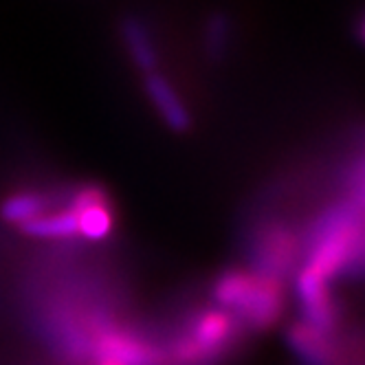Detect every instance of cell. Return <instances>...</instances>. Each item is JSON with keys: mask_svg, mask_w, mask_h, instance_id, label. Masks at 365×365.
I'll return each instance as SVG.
<instances>
[{"mask_svg": "<svg viewBox=\"0 0 365 365\" xmlns=\"http://www.w3.org/2000/svg\"><path fill=\"white\" fill-rule=\"evenodd\" d=\"M145 95L150 97L152 106L159 113V117L163 119V123L176 133H185V130L192 125V117L187 106L182 103L178 91L165 80L161 73H150L145 75Z\"/></svg>", "mask_w": 365, "mask_h": 365, "instance_id": "cell-8", "label": "cell"}, {"mask_svg": "<svg viewBox=\"0 0 365 365\" xmlns=\"http://www.w3.org/2000/svg\"><path fill=\"white\" fill-rule=\"evenodd\" d=\"M48 212V198L40 192H18L5 198L3 207H0V214L11 225L24 227L31 222L34 218L42 216Z\"/></svg>", "mask_w": 365, "mask_h": 365, "instance_id": "cell-12", "label": "cell"}, {"mask_svg": "<svg viewBox=\"0 0 365 365\" xmlns=\"http://www.w3.org/2000/svg\"><path fill=\"white\" fill-rule=\"evenodd\" d=\"M238 322L220 308L200 310L187 322L170 350H165L170 365H212L220 361L236 341Z\"/></svg>", "mask_w": 365, "mask_h": 365, "instance_id": "cell-3", "label": "cell"}, {"mask_svg": "<svg viewBox=\"0 0 365 365\" xmlns=\"http://www.w3.org/2000/svg\"><path fill=\"white\" fill-rule=\"evenodd\" d=\"M214 299L238 324L273 326L284 310L282 282L255 271H227L214 284Z\"/></svg>", "mask_w": 365, "mask_h": 365, "instance_id": "cell-2", "label": "cell"}, {"mask_svg": "<svg viewBox=\"0 0 365 365\" xmlns=\"http://www.w3.org/2000/svg\"><path fill=\"white\" fill-rule=\"evenodd\" d=\"M27 236L38 238V240H68L80 236L77 233V216L71 207L58 212H44L42 216L34 218L24 227H20Z\"/></svg>", "mask_w": 365, "mask_h": 365, "instance_id": "cell-11", "label": "cell"}, {"mask_svg": "<svg viewBox=\"0 0 365 365\" xmlns=\"http://www.w3.org/2000/svg\"><path fill=\"white\" fill-rule=\"evenodd\" d=\"M101 365H110V363H101Z\"/></svg>", "mask_w": 365, "mask_h": 365, "instance_id": "cell-14", "label": "cell"}, {"mask_svg": "<svg viewBox=\"0 0 365 365\" xmlns=\"http://www.w3.org/2000/svg\"><path fill=\"white\" fill-rule=\"evenodd\" d=\"M289 344L304 365H336L339 361V350L332 341V334L304 322L289 330Z\"/></svg>", "mask_w": 365, "mask_h": 365, "instance_id": "cell-9", "label": "cell"}, {"mask_svg": "<svg viewBox=\"0 0 365 365\" xmlns=\"http://www.w3.org/2000/svg\"><path fill=\"white\" fill-rule=\"evenodd\" d=\"M68 207L77 216V233L86 240H103L113 231V210L108 198L99 187L86 185L80 187L73 196Z\"/></svg>", "mask_w": 365, "mask_h": 365, "instance_id": "cell-7", "label": "cell"}, {"mask_svg": "<svg viewBox=\"0 0 365 365\" xmlns=\"http://www.w3.org/2000/svg\"><path fill=\"white\" fill-rule=\"evenodd\" d=\"M304 269L328 284L336 277L359 275L363 267V176L352 192L324 210L312 222L304 245Z\"/></svg>", "mask_w": 365, "mask_h": 365, "instance_id": "cell-1", "label": "cell"}, {"mask_svg": "<svg viewBox=\"0 0 365 365\" xmlns=\"http://www.w3.org/2000/svg\"><path fill=\"white\" fill-rule=\"evenodd\" d=\"M295 289H297V302L302 306L304 324L332 334V330L336 328L339 308L330 293V284L302 267L295 277Z\"/></svg>", "mask_w": 365, "mask_h": 365, "instance_id": "cell-6", "label": "cell"}, {"mask_svg": "<svg viewBox=\"0 0 365 365\" xmlns=\"http://www.w3.org/2000/svg\"><path fill=\"white\" fill-rule=\"evenodd\" d=\"M91 350L110 365H170L163 348L128 328L101 324L91 339Z\"/></svg>", "mask_w": 365, "mask_h": 365, "instance_id": "cell-5", "label": "cell"}, {"mask_svg": "<svg viewBox=\"0 0 365 365\" xmlns=\"http://www.w3.org/2000/svg\"><path fill=\"white\" fill-rule=\"evenodd\" d=\"M121 36H123V44H125L128 56L135 62V66L143 75L156 73L159 56H156V46L152 42V36H150L145 24L139 18H125L121 22Z\"/></svg>", "mask_w": 365, "mask_h": 365, "instance_id": "cell-10", "label": "cell"}, {"mask_svg": "<svg viewBox=\"0 0 365 365\" xmlns=\"http://www.w3.org/2000/svg\"><path fill=\"white\" fill-rule=\"evenodd\" d=\"M229 42V20L222 14L212 16L210 24H207V51L214 56L220 58L225 53V46Z\"/></svg>", "mask_w": 365, "mask_h": 365, "instance_id": "cell-13", "label": "cell"}, {"mask_svg": "<svg viewBox=\"0 0 365 365\" xmlns=\"http://www.w3.org/2000/svg\"><path fill=\"white\" fill-rule=\"evenodd\" d=\"M251 264L255 273L273 277L282 282L284 275L295 271L297 257L302 253V245L295 233L279 222H267L262 225L255 236L251 238Z\"/></svg>", "mask_w": 365, "mask_h": 365, "instance_id": "cell-4", "label": "cell"}]
</instances>
